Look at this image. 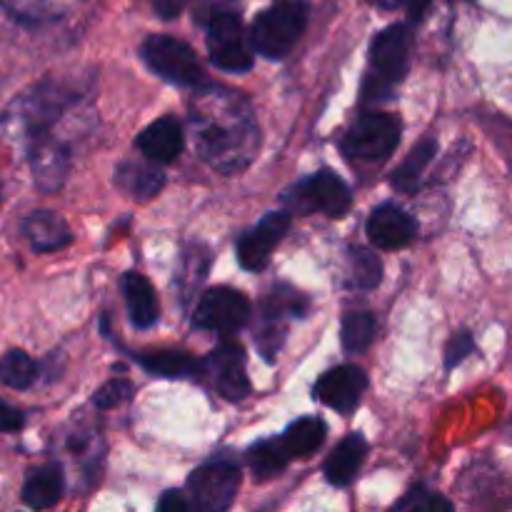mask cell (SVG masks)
I'll return each mask as SVG.
<instances>
[{
	"mask_svg": "<svg viewBox=\"0 0 512 512\" xmlns=\"http://www.w3.org/2000/svg\"><path fill=\"white\" fill-rule=\"evenodd\" d=\"M200 125L195 123V148L205 163L220 170H240L250 165L260 145V130L248 110H238L225 120L218 110H200Z\"/></svg>",
	"mask_w": 512,
	"mask_h": 512,
	"instance_id": "cell-1",
	"label": "cell"
},
{
	"mask_svg": "<svg viewBox=\"0 0 512 512\" xmlns=\"http://www.w3.org/2000/svg\"><path fill=\"white\" fill-rule=\"evenodd\" d=\"M413 53V33L408 25H390L375 35L370 45V65L363 78L365 103H380L393 95V88L405 78Z\"/></svg>",
	"mask_w": 512,
	"mask_h": 512,
	"instance_id": "cell-2",
	"label": "cell"
},
{
	"mask_svg": "<svg viewBox=\"0 0 512 512\" xmlns=\"http://www.w3.org/2000/svg\"><path fill=\"white\" fill-rule=\"evenodd\" d=\"M305 25H308V5L300 0L278 3L255 18L250 43L263 58L280 60L295 48Z\"/></svg>",
	"mask_w": 512,
	"mask_h": 512,
	"instance_id": "cell-3",
	"label": "cell"
},
{
	"mask_svg": "<svg viewBox=\"0 0 512 512\" xmlns=\"http://www.w3.org/2000/svg\"><path fill=\"white\" fill-rule=\"evenodd\" d=\"M283 200L298 215L323 213L330 218H340V215L348 213L353 195H350V188L343 183V178H338L330 170H320V173L293 185Z\"/></svg>",
	"mask_w": 512,
	"mask_h": 512,
	"instance_id": "cell-4",
	"label": "cell"
},
{
	"mask_svg": "<svg viewBox=\"0 0 512 512\" xmlns=\"http://www.w3.org/2000/svg\"><path fill=\"white\" fill-rule=\"evenodd\" d=\"M400 143V120L388 113H363L343 138L345 155L358 160H385Z\"/></svg>",
	"mask_w": 512,
	"mask_h": 512,
	"instance_id": "cell-5",
	"label": "cell"
},
{
	"mask_svg": "<svg viewBox=\"0 0 512 512\" xmlns=\"http://www.w3.org/2000/svg\"><path fill=\"white\" fill-rule=\"evenodd\" d=\"M143 60L150 65L153 73L170 83L198 85L203 80V68L198 63V55L193 53L188 43L170 35H153L143 43Z\"/></svg>",
	"mask_w": 512,
	"mask_h": 512,
	"instance_id": "cell-6",
	"label": "cell"
},
{
	"mask_svg": "<svg viewBox=\"0 0 512 512\" xmlns=\"http://www.w3.org/2000/svg\"><path fill=\"white\" fill-rule=\"evenodd\" d=\"M240 488V468L228 460H213L188 478L190 500L198 510L220 512L233 505Z\"/></svg>",
	"mask_w": 512,
	"mask_h": 512,
	"instance_id": "cell-7",
	"label": "cell"
},
{
	"mask_svg": "<svg viewBox=\"0 0 512 512\" xmlns=\"http://www.w3.org/2000/svg\"><path fill=\"white\" fill-rule=\"evenodd\" d=\"M208 53L218 68L230 73H245L253 68V50L245 38L238 10L218 15L208 23Z\"/></svg>",
	"mask_w": 512,
	"mask_h": 512,
	"instance_id": "cell-8",
	"label": "cell"
},
{
	"mask_svg": "<svg viewBox=\"0 0 512 512\" xmlns=\"http://www.w3.org/2000/svg\"><path fill=\"white\" fill-rule=\"evenodd\" d=\"M70 103H73V93L68 88L60 83H40L15 100L10 115L33 138V135L45 133Z\"/></svg>",
	"mask_w": 512,
	"mask_h": 512,
	"instance_id": "cell-9",
	"label": "cell"
},
{
	"mask_svg": "<svg viewBox=\"0 0 512 512\" xmlns=\"http://www.w3.org/2000/svg\"><path fill=\"white\" fill-rule=\"evenodd\" d=\"M250 318V300L240 290L213 288L203 293L193 313V325L213 333H235Z\"/></svg>",
	"mask_w": 512,
	"mask_h": 512,
	"instance_id": "cell-10",
	"label": "cell"
},
{
	"mask_svg": "<svg viewBox=\"0 0 512 512\" xmlns=\"http://www.w3.org/2000/svg\"><path fill=\"white\" fill-rule=\"evenodd\" d=\"M205 378L225 400H243L250 393V380L245 373V350L238 343H223L200 363Z\"/></svg>",
	"mask_w": 512,
	"mask_h": 512,
	"instance_id": "cell-11",
	"label": "cell"
},
{
	"mask_svg": "<svg viewBox=\"0 0 512 512\" xmlns=\"http://www.w3.org/2000/svg\"><path fill=\"white\" fill-rule=\"evenodd\" d=\"M365 388H368V375H365V370H360L358 365H338V368L328 370L315 383L313 395L315 400H320L328 408L348 415L358 408Z\"/></svg>",
	"mask_w": 512,
	"mask_h": 512,
	"instance_id": "cell-12",
	"label": "cell"
},
{
	"mask_svg": "<svg viewBox=\"0 0 512 512\" xmlns=\"http://www.w3.org/2000/svg\"><path fill=\"white\" fill-rule=\"evenodd\" d=\"M28 163L30 170H33L35 185L43 193H55V190L63 188L65 175H68L70 168V155L60 140L48 135V130L30 138Z\"/></svg>",
	"mask_w": 512,
	"mask_h": 512,
	"instance_id": "cell-13",
	"label": "cell"
},
{
	"mask_svg": "<svg viewBox=\"0 0 512 512\" xmlns=\"http://www.w3.org/2000/svg\"><path fill=\"white\" fill-rule=\"evenodd\" d=\"M290 228L288 213H270L260 220L255 228H250L243 238L238 240V260L245 270L258 273L273 255L275 245L285 238Z\"/></svg>",
	"mask_w": 512,
	"mask_h": 512,
	"instance_id": "cell-14",
	"label": "cell"
},
{
	"mask_svg": "<svg viewBox=\"0 0 512 512\" xmlns=\"http://www.w3.org/2000/svg\"><path fill=\"white\" fill-rule=\"evenodd\" d=\"M415 235H418V223H415L413 215L408 210H403L400 205L385 203L370 213L368 218V238L370 243L378 245L380 250H395L405 248L408 243H413Z\"/></svg>",
	"mask_w": 512,
	"mask_h": 512,
	"instance_id": "cell-15",
	"label": "cell"
},
{
	"mask_svg": "<svg viewBox=\"0 0 512 512\" xmlns=\"http://www.w3.org/2000/svg\"><path fill=\"white\" fill-rule=\"evenodd\" d=\"M138 148L153 163H173L183 150V128L175 118H160L138 135Z\"/></svg>",
	"mask_w": 512,
	"mask_h": 512,
	"instance_id": "cell-16",
	"label": "cell"
},
{
	"mask_svg": "<svg viewBox=\"0 0 512 512\" xmlns=\"http://www.w3.org/2000/svg\"><path fill=\"white\" fill-rule=\"evenodd\" d=\"M23 235L38 253H53L73 240L68 223L53 210H35L23 220Z\"/></svg>",
	"mask_w": 512,
	"mask_h": 512,
	"instance_id": "cell-17",
	"label": "cell"
},
{
	"mask_svg": "<svg viewBox=\"0 0 512 512\" xmlns=\"http://www.w3.org/2000/svg\"><path fill=\"white\" fill-rule=\"evenodd\" d=\"M120 285H123L125 305H128L135 328H153L160 318V305L150 280L140 273H125Z\"/></svg>",
	"mask_w": 512,
	"mask_h": 512,
	"instance_id": "cell-18",
	"label": "cell"
},
{
	"mask_svg": "<svg viewBox=\"0 0 512 512\" xmlns=\"http://www.w3.org/2000/svg\"><path fill=\"white\" fill-rule=\"evenodd\" d=\"M65 490V475L58 463H48L33 470L23 483V503L33 510H48L58 505Z\"/></svg>",
	"mask_w": 512,
	"mask_h": 512,
	"instance_id": "cell-19",
	"label": "cell"
},
{
	"mask_svg": "<svg viewBox=\"0 0 512 512\" xmlns=\"http://www.w3.org/2000/svg\"><path fill=\"white\" fill-rule=\"evenodd\" d=\"M365 455H368V443H365L363 435H348V438H343L335 445L330 458L325 460V478L333 485H340V488L353 483L358 470L363 468Z\"/></svg>",
	"mask_w": 512,
	"mask_h": 512,
	"instance_id": "cell-20",
	"label": "cell"
},
{
	"mask_svg": "<svg viewBox=\"0 0 512 512\" xmlns=\"http://www.w3.org/2000/svg\"><path fill=\"white\" fill-rule=\"evenodd\" d=\"M160 163H128L118 165L115 170V183L125 190L128 195H133L135 200H148L155 193H160V188L165 185V175L160 173Z\"/></svg>",
	"mask_w": 512,
	"mask_h": 512,
	"instance_id": "cell-21",
	"label": "cell"
},
{
	"mask_svg": "<svg viewBox=\"0 0 512 512\" xmlns=\"http://www.w3.org/2000/svg\"><path fill=\"white\" fill-rule=\"evenodd\" d=\"M135 360H138L145 373L155 375V378H190L200 370L198 360L193 355L183 353V350H153V353L135 355Z\"/></svg>",
	"mask_w": 512,
	"mask_h": 512,
	"instance_id": "cell-22",
	"label": "cell"
},
{
	"mask_svg": "<svg viewBox=\"0 0 512 512\" xmlns=\"http://www.w3.org/2000/svg\"><path fill=\"white\" fill-rule=\"evenodd\" d=\"M435 153H438V140L433 138H425L423 143L415 145L413 150H410L408 158L403 160V163L398 165V170L393 173V188L398 190V193H415V190L420 188V180H423V173L428 170V165L433 163Z\"/></svg>",
	"mask_w": 512,
	"mask_h": 512,
	"instance_id": "cell-23",
	"label": "cell"
},
{
	"mask_svg": "<svg viewBox=\"0 0 512 512\" xmlns=\"http://www.w3.org/2000/svg\"><path fill=\"white\" fill-rule=\"evenodd\" d=\"M290 460L293 458H290V453L285 450L283 438L260 440V443H255L248 453V465L258 480H270L275 478V475H280L288 468Z\"/></svg>",
	"mask_w": 512,
	"mask_h": 512,
	"instance_id": "cell-24",
	"label": "cell"
},
{
	"mask_svg": "<svg viewBox=\"0 0 512 512\" xmlns=\"http://www.w3.org/2000/svg\"><path fill=\"white\" fill-rule=\"evenodd\" d=\"M325 423L320 418H300L285 430L283 445L290 458H308L325 443Z\"/></svg>",
	"mask_w": 512,
	"mask_h": 512,
	"instance_id": "cell-25",
	"label": "cell"
},
{
	"mask_svg": "<svg viewBox=\"0 0 512 512\" xmlns=\"http://www.w3.org/2000/svg\"><path fill=\"white\" fill-rule=\"evenodd\" d=\"M75 0H0L5 13L13 18L23 20V23H45V20H55L70 10Z\"/></svg>",
	"mask_w": 512,
	"mask_h": 512,
	"instance_id": "cell-26",
	"label": "cell"
},
{
	"mask_svg": "<svg viewBox=\"0 0 512 512\" xmlns=\"http://www.w3.org/2000/svg\"><path fill=\"white\" fill-rule=\"evenodd\" d=\"M378 323L370 313H348L340 325V340H343L345 353H365L373 345Z\"/></svg>",
	"mask_w": 512,
	"mask_h": 512,
	"instance_id": "cell-27",
	"label": "cell"
},
{
	"mask_svg": "<svg viewBox=\"0 0 512 512\" xmlns=\"http://www.w3.org/2000/svg\"><path fill=\"white\" fill-rule=\"evenodd\" d=\"M38 378V365L23 350H8L0 358V383L13 390H28Z\"/></svg>",
	"mask_w": 512,
	"mask_h": 512,
	"instance_id": "cell-28",
	"label": "cell"
},
{
	"mask_svg": "<svg viewBox=\"0 0 512 512\" xmlns=\"http://www.w3.org/2000/svg\"><path fill=\"white\" fill-rule=\"evenodd\" d=\"M350 273H353V283L363 290L378 288L383 280V263H380L378 253L368 248H350Z\"/></svg>",
	"mask_w": 512,
	"mask_h": 512,
	"instance_id": "cell-29",
	"label": "cell"
},
{
	"mask_svg": "<svg viewBox=\"0 0 512 512\" xmlns=\"http://www.w3.org/2000/svg\"><path fill=\"white\" fill-rule=\"evenodd\" d=\"M208 265H210V255L205 248H193L185 253L183 263H180V273H178V283H180V290H183V298H188V295L203 283L205 275H208Z\"/></svg>",
	"mask_w": 512,
	"mask_h": 512,
	"instance_id": "cell-30",
	"label": "cell"
},
{
	"mask_svg": "<svg viewBox=\"0 0 512 512\" xmlns=\"http://www.w3.org/2000/svg\"><path fill=\"white\" fill-rule=\"evenodd\" d=\"M305 310H308V298L295 293V290H275L268 298V303H265V315H268V318H278V315L285 313L305 315Z\"/></svg>",
	"mask_w": 512,
	"mask_h": 512,
	"instance_id": "cell-31",
	"label": "cell"
},
{
	"mask_svg": "<svg viewBox=\"0 0 512 512\" xmlns=\"http://www.w3.org/2000/svg\"><path fill=\"white\" fill-rule=\"evenodd\" d=\"M395 510H418V512H438V510H453V503L440 495L428 493L425 488H415L405 495L400 503H395Z\"/></svg>",
	"mask_w": 512,
	"mask_h": 512,
	"instance_id": "cell-32",
	"label": "cell"
},
{
	"mask_svg": "<svg viewBox=\"0 0 512 512\" xmlns=\"http://www.w3.org/2000/svg\"><path fill=\"white\" fill-rule=\"evenodd\" d=\"M130 398H133V383L125 378H115V380H108L103 388H98L93 403L98 405L100 410H110V408H118V405H123L125 400Z\"/></svg>",
	"mask_w": 512,
	"mask_h": 512,
	"instance_id": "cell-33",
	"label": "cell"
},
{
	"mask_svg": "<svg viewBox=\"0 0 512 512\" xmlns=\"http://www.w3.org/2000/svg\"><path fill=\"white\" fill-rule=\"evenodd\" d=\"M475 350V340L468 330H460V333L453 335V340L448 343V350H445V370H453L468 358Z\"/></svg>",
	"mask_w": 512,
	"mask_h": 512,
	"instance_id": "cell-34",
	"label": "cell"
},
{
	"mask_svg": "<svg viewBox=\"0 0 512 512\" xmlns=\"http://www.w3.org/2000/svg\"><path fill=\"white\" fill-rule=\"evenodd\" d=\"M238 10V0H195V20L208 25L218 15Z\"/></svg>",
	"mask_w": 512,
	"mask_h": 512,
	"instance_id": "cell-35",
	"label": "cell"
},
{
	"mask_svg": "<svg viewBox=\"0 0 512 512\" xmlns=\"http://www.w3.org/2000/svg\"><path fill=\"white\" fill-rule=\"evenodd\" d=\"M25 425V415L15 405L0 398V433H18Z\"/></svg>",
	"mask_w": 512,
	"mask_h": 512,
	"instance_id": "cell-36",
	"label": "cell"
},
{
	"mask_svg": "<svg viewBox=\"0 0 512 512\" xmlns=\"http://www.w3.org/2000/svg\"><path fill=\"white\" fill-rule=\"evenodd\" d=\"M158 510L160 512H188L190 503L183 498V493H178V490H168V493L158 500Z\"/></svg>",
	"mask_w": 512,
	"mask_h": 512,
	"instance_id": "cell-37",
	"label": "cell"
},
{
	"mask_svg": "<svg viewBox=\"0 0 512 512\" xmlns=\"http://www.w3.org/2000/svg\"><path fill=\"white\" fill-rule=\"evenodd\" d=\"M155 8V13L165 20H173L178 18L180 10H183V0H150Z\"/></svg>",
	"mask_w": 512,
	"mask_h": 512,
	"instance_id": "cell-38",
	"label": "cell"
},
{
	"mask_svg": "<svg viewBox=\"0 0 512 512\" xmlns=\"http://www.w3.org/2000/svg\"><path fill=\"white\" fill-rule=\"evenodd\" d=\"M433 0H408V13L413 20H420L425 15V10L430 8Z\"/></svg>",
	"mask_w": 512,
	"mask_h": 512,
	"instance_id": "cell-39",
	"label": "cell"
},
{
	"mask_svg": "<svg viewBox=\"0 0 512 512\" xmlns=\"http://www.w3.org/2000/svg\"><path fill=\"white\" fill-rule=\"evenodd\" d=\"M370 3L380 5V8H395V5H398L400 0H370Z\"/></svg>",
	"mask_w": 512,
	"mask_h": 512,
	"instance_id": "cell-40",
	"label": "cell"
}]
</instances>
